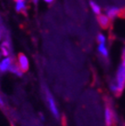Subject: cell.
<instances>
[{
  "instance_id": "1",
  "label": "cell",
  "mask_w": 125,
  "mask_h": 126,
  "mask_svg": "<svg viewBox=\"0 0 125 126\" xmlns=\"http://www.w3.org/2000/svg\"><path fill=\"white\" fill-rule=\"evenodd\" d=\"M125 88V67L122 64L116 74L115 81L110 86L111 91L115 94H120Z\"/></svg>"
},
{
  "instance_id": "2",
  "label": "cell",
  "mask_w": 125,
  "mask_h": 126,
  "mask_svg": "<svg viewBox=\"0 0 125 126\" xmlns=\"http://www.w3.org/2000/svg\"><path fill=\"white\" fill-rule=\"evenodd\" d=\"M45 95H46V100H47V105H48V108L51 111V113L53 115V116L56 118L59 117L60 112H59V109L57 107L55 100L53 98V94H51V92L48 90V89H46L45 90Z\"/></svg>"
},
{
  "instance_id": "3",
  "label": "cell",
  "mask_w": 125,
  "mask_h": 126,
  "mask_svg": "<svg viewBox=\"0 0 125 126\" xmlns=\"http://www.w3.org/2000/svg\"><path fill=\"white\" fill-rule=\"evenodd\" d=\"M104 121L107 126H112L115 121V115L109 107H106L104 111Z\"/></svg>"
},
{
  "instance_id": "4",
  "label": "cell",
  "mask_w": 125,
  "mask_h": 126,
  "mask_svg": "<svg viewBox=\"0 0 125 126\" xmlns=\"http://www.w3.org/2000/svg\"><path fill=\"white\" fill-rule=\"evenodd\" d=\"M18 67L21 69L22 72H26L28 70L29 67V61L26 55L23 53H20L18 55Z\"/></svg>"
},
{
  "instance_id": "5",
  "label": "cell",
  "mask_w": 125,
  "mask_h": 126,
  "mask_svg": "<svg viewBox=\"0 0 125 126\" xmlns=\"http://www.w3.org/2000/svg\"><path fill=\"white\" fill-rule=\"evenodd\" d=\"M12 65V59L9 57H6L4 59H3L0 61V72H6L7 70H9L11 67V66Z\"/></svg>"
},
{
  "instance_id": "6",
  "label": "cell",
  "mask_w": 125,
  "mask_h": 126,
  "mask_svg": "<svg viewBox=\"0 0 125 126\" xmlns=\"http://www.w3.org/2000/svg\"><path fill=\"white\" fill-rule=\"evenodd\" d=\"M98 22H99L100 26L104 29H107L110 25V20L105 15H99L98 17Z\"/></svg>"
},
{
  "instance_id": "7",
  "label": "cell",
  "mask_w": 125,
  "mask_h": 126,
  "mask_svg": "<svg viewBox=\"0 0 125 126\" xmlns=\"http://www.w3.org/2000/svg\"><path fill=\"white\" fill-rule=\"evenodd\" d=\"M120 13V10L116 7H111L109 9H108L107 11V17L109 18H115L116 16H118Z\"/></svg>"
},
{
  "instance_id": "8",
  "label": "cell",
  "mask_w": 125,
  "mask_h": 126,
  "mask_svg": "<svg viewBox=\"0 0 125 126\" xmlns=\"http://www.w3.org/2000/svg\"><path fill=\"white\" fill-rule=\"evenodd\" d=\"M9 71H11L12 73L15 74V75H17L18 76H21L22 73H23V72L21 71V69L19 68V67H18V66L13 65V64H12V65L11 66V67H10V69H9Z\"/></svg>"
},
{
  "instance_id": "9",
  "label": "cell",
  "mask_w": 125,
  "mask_h": 126,
  "mask_svg": "<svg viewBox=\"0 0 125 126\" xmlns=\"http://www.w3.org/2000/svg\"><path fill=\"white\" fill-rule=\"evenodd\" d=\"M8 49H9V44H8V42H4L2 45V47H1L2 55L7 57L8 55H9V51H8Z\"/></svg>"
},
{
  "instance_id": "10",
  "label": "cell",
  "mask_w": 125,
  "mask_h": 126,
  "mask_svg": "<svg viewBox=\"0 0 125 126\" xmlns=\"http://www.w3.org/2000/svg\"><path fill=\"white\" fill-rule=\"evenodd\" d=\"M98 51L102 53L104 57H108L109 53H108V50H107V48H106V47H105L104 44H100L99 47H98Z\"/></svg>"
},
{
  "instance_id": "11",
  "label": "cell",
  "mask_w": 125,
  "mask_h": 126,
  "mask_svg": "<svg viewBox=\"0 0 125 126\" xmlns=\"http://www.w3.org/2000/svg\"><path fill=\"white\" fill-rule=\"evenodd\" d=\"M90 5H91V7H92V9H93V11H94V13H96V14H100L101 13V8H100V6L98 5V4H96L95 3H94V2H90Z\"/></svg>"
},
{
  "instance_id": "12",
  "label": "cell",
  "mask_w": 125,
  "mask_h": 126,
  "mask_svg": "<svg viewBox=\"0 0 125 126\" xmlns=\"http://www.w3.org/2000/svg\"><path fill=\"white\" fill-rule=\"evenodd\" d=\"M25 8H26V6H25V2L24 1H22V2H17V5H16L17 12H21Z\"/></svg>"
},
{
  "instance_id": "13",
  "label": "cell",
  "mask_w": 125,
  "mask_h": 126,
  "mask_svg": "<svg viewBox=\"0 0 125 126\" xmlns=\"http://www.w3.org/2000/svg\"><path fill=\"white\" fill-rule=\"evenodd\" d=\"M97 39H98V41H99L101 44L105 43V37H104L102 34H99V35H98V37H97Z\"/></svg>"
},
{
  "instance_id": "14",
  "label": "cell",
  "mask_w": 125,
  "mask_h": 126,
  "mask_svg": "<svg viewBox=\"0 0 125 126\" xmlns=\"http://www.w3.org/2000/svg\"><path fill=\"white\" fill-rule=\"evenodd\" d=\"M119 16L122 17V18H125V9L123 10H120V13H119Z\"/></svg>"
},
{
  "instance_id": "15",
  "label": "cell",
  "mask_w": 125,
  "mask_h": 126,
  "mask_svg": "<svg viewBox=\"0 0 125 126\" xmlns=\"http://www.w3.org/2000/svg\"><path fill=\"white\" fill-rule=\"evenodd\" d=\"M123 65L125 67V51L123 53Z\"/></svg>"
},
{
  "instance_id": "16",
  "label": "cell",
  "mask_w": 125,
  "mask_h": 126,
  "mask_svg": "<svg viewBox=\"0 0 125 126\" xmlns=\"http://www.w3.org/2000/svg\"><path fill=\"white\" fill-rule=\"evenodd\" d=\"M45 1H46L47 3H52V2L53 1V0H45Z\"/></svg>"
},
{
  "instance_id": "17",
  "label": "cell",
  "mask_w": 125,
  "mask_h": 126,
  "mask_svg": "<svg viewBox=\"0 0 125 126\" xmlns=\"http://www.w3.org/2000/svg\"><path fill=\"white\" fill-rule=\"evenodd\" d=\"M34 2H35V3H37V2H38V0H34Z\"/></svg>"
},
{
  "instance_id": "18",
  "label": "cell",
  "mask_w": 125,
  "mask_h": 126,
  "mask_svg": "<svg viewBox=\"0 0 125 126\" xmlns=\"http://www.w3.org/2000/svg\"><path fill=\"white\" fill-rule=\"evenodd\" d=\"M0 96H1V95H0Z\"/></svg>"
}]
</instances>
